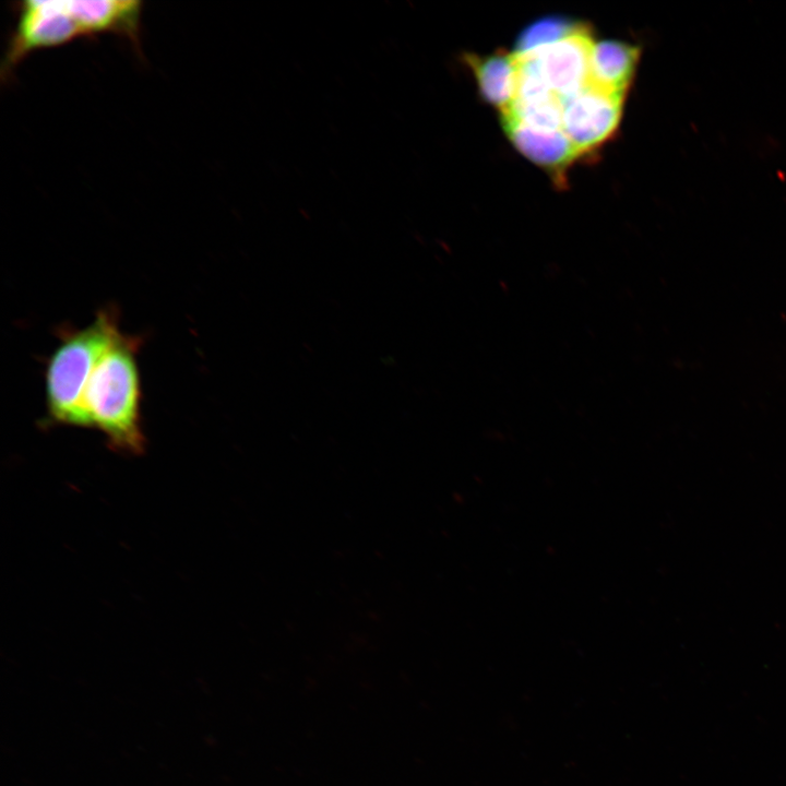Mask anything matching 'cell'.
Here are the masks:
<instances>
[{
  "mask_svg": "<svg viewBox=\"0 0 786 786\" xmlns=\"http://www.w3.org/2000/svg\"><path fill=\"white\" fill-rule=\"evenodd\" d=\"M141 338L117 336L96 364L83 395L88 427L99 429L112 449L139 454L145 445L141 426V384L136 354Z\"/></svg>",
  "mask_w": 786,
  "mask_h": 786,
  "instance_id": "cell-1",
  "label": "cell"
},
{
  "mask_svg": "<svg viewBox=\"0 0 786 786\" xmlns=\"http://www.w3.org/2000/svg\"><path fill=\"white\" fill-rule=\"evenodd\" d=\"M114 307L98 311L94 321L80 330H61L59 345L48 359L45 373L49 420L88 427L83 395L88 379L107 348L120 334Z\"/></svg>",
  "mask_w": 786,
  "mask_h": 786,
  "instance_id": "cell-2",
  "label": "cell"
},
{
  "mask_svg": "<svg viewBox=\"0 0 786 786\" xmlns=\"http://www.w3.org/2000/svg\"><path fill=\"white\" fill-rule=\"evenodd\" d=\"M15 25L9 36L0 67V80L10 83L20 63L33 51L69 44L86 37L81 21L68 0L15 2Z\"/></svg>",
  "mask_w": 786,
  "mask_h": 786,
  "instance_id": "cell-3",
  "label": "cell"
},
{
  "mask_svg": "<svg viewBox=\"0 0 786 786\" xmlns=\"http://www.w3.org/2000/svg\"><path fill=\"white\" fill-rule=\"evenodd\" d=\"M624 97L588 84L581 93L562 102L561 130L580 156L600 146L617 131Z\"/></svg>",
  "mask_w": 786,
  "mask_h": 786,
  "instance_id": "cell-4",
  "label": "cell"
},
{
  "mask_svg": "<svg viewBox=\"0 0 786 786\" xmlns=\"http://www.w3.org/2000/svg\"><path fill=\"white\" fill-rule=\"evenodd\" d=\"M592 44L591 33L581 34L523 56L536 59L547 85L563 102L590 84Z\"/></svg>",
  "mask_w": 786,
  "mask_h": 786,
  "instance_id": "cell-5",
  "label": "cell"
},
{
  "mask_svg": "<svg viewBox=\"0 0 786 786\" xmlns=\"http://www.w3.org/2000/svg\"><path fill=\"white\" fill-rule=\"evenodd\" d=\"M501 122L515 148L558 180L580 156L562 130L531 128L510 116H501Z\"/></svg>",
  "mask_w": 786,
  "mask_h": 786,
  "instance_id": "cell-6",
  "label": "cell"
},
{
  "mask_svg": "<svg viewBox=\"0 0 786 786\" xmlns=\"http://www.w3.org/2000/svg\"><path fill=\"white\" fill-rule=\"evenodd\" d=\"M463 60L473 71L481 97L501 115L507 112L517 96L519 62L515 56L501 51L485 56L464 53Z\"/></svg>",
  "mask_w": 786,
  "mask_h": 786,
  "instance_id": "cell-7",
  "label": "cell"
},
{
  "mask_svg": "<svg viewBox=\"0 0 786 786\" xmlns=\"http://www.w3.org/2000/svg\"><path fill=\"white\" fill-rule=\"evenodd\" d=\"M641 48L617 40L592 44L590 84L608 94L627 95L634 79Z\"/></svg>",
  "mask_w": 786,
  "mask_h": 786,
  "instance_id": "cell-8",
  "label": "cell"
},
{
  "mask_svg": "<svg viewBox=\"0 0 786 786\" xmlns=\"http://www.w3.org/2000/svg\"><path fill=\"white\" fill-rule=\"evenodd\" d=\"M591 27L584 22L571 17H541L522 29L515 39V56H523L553 45L565 38L590 34Z\"/></svg>",
  "mask_w": 786,
  "mask_h": 786,
  "instance_id": "cell-9",
  "label": "cell"
},
{
  "mask_svg": "<svg viewBox=\"0 0 786 786\" xmlns=\"http://www.w3.org/2000/svg\"><path fill=\"white\" fill-rule=\"evenodd\" d=\"M563 106L561 99L551 95L534 100H515L501 116H510L520 122L540 130H561Z\"/></svg>",
  "mask_w": 786,
  "mask_h": 786,
  "instance_id": "cell-10",
  "label": "cell"
}]
</instances>
